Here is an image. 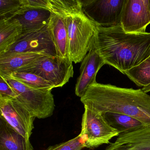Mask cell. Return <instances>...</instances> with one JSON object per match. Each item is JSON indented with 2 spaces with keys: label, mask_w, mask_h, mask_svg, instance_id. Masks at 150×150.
Masks as SVG:
<instances>
[{
  "label": "cell",
  "mask_w": 150,
  "mask_h": 150,
  "mask_svg": "<svg viewBox=\"0 0 150 150\" xmlns=\"http://www.w3.org/2000/svg\"><path fill=\"white\" fill-rule=\"evenodd\" d=\"M124 74L139 87L150 85V57L140 64L126 71Z\"/></svg>",
  "instance_id": "20"
},
{
  "label": "cell",
  "mask_w": 150,
  "mask_h": 150,
  "mask_svg": "<svg viewBox=\"0 0 150 150\" xmlns=\"http://www.w3.org/2000/svg\"><path fill=\"white\" fill-rule=\"evenodd\" d=\"M0 150H34L29 139L17 132L1 116Z\"/></svg>",
  "instance_id": "14"
},
{
  "label": "cell",
  "mask_w": 150,
  "mask_h": 150,
  "mask_svg": "<svg viewBox=\"0 0 150 150\" xmlns=\"http://www.w3.org/2000/svg\"><path fill=\"white\" fill-rule=\"evenodd\" d=\"M105 64L100 55L93 49H91L81 62L80 75L75 86L76 96L81 98L91 85L97 82V73Z\"/></svg>",
  "instance_id": "11"
},
{
  "label": "cell",
  "mask_w": 150,
  "mask_h": 150,
  "mask_svg": "<svg viewBox=\"0 0 150 150\" xmlns=\"http://www.w3.org/2000/svg\"><path fill=\"white\" fill-rule=\"evenodd\" d=\"M85 142L79 134L66 142L50 146L45 150H81L85 147Z\"/></svg>",
  "instance_id": "23"
},
{
  "label": "cell",
  "mask_w": 150,
  "mask_h": 150,
  "mask_svg": "<svg viewBox=\"0 0 150 150\" xmlns=\"http://www.w3.org/2000/svg\"><path fill=\"white\" fill-rule=\"evenodd\" d=\"M0 116L17 132L29 139L36 117L16 99L0 96Z\"/></svg>",
  "instance_id": "9"
},
{
  "label": "cell",
  "mask_w": 150,
  "mask_h": 150,
  "mask_svg": "<svg viewBox=\"0 0 150 150\" xmlns=\"http://www.w3.org/2000/svg\"><path fill=\"white\" fill-rule=\"evenodd\" d=\"M34 53L57 57V51L48 25L41 29L22 34L16 42L2 55Z\"/></svg>",
  "instance_id": "8"
},
{
  "label": "cell",
  "mask_w": 150,
  "mask_h": 150,
  "mask_svg": "<svg viewBox=\"0 0 150 150\" xmlns=\"http://www.w3.org/2000/svg\"><path fill=\"white\" fill-rule=\"evenodd\" d=\"M105 150H150V126L121 133Z\"/></svg>",
  "instance_id": "12"
},
{
  "label": "cell",
  "mask_w": 150,
  "mask_h": 150,
  "mask_svg": "<svg viewBox=\"0 0 150 150\" xmlns=\"http://www.w3.org/2000/svg\"><path fill=\"white\" fill-rule=\"evenodd\" d=\"M66 18L52 13L48 28L56 46L57 57L69 59Z\"/></svg>",
  "instance_id": "15"
},
{
  "label": "cell",
  "mask_w": 150,
  "mask_h": 150,
  "mask_svg": "<svg viewBox=\"0 0 150 150\" xmlns=\"http://www.w3.org/2000/svg\"><path fill=\"white\" fill-rule=\"evenodd\" d=\"M81 130L80 135L85 141V147L93 149L108 144L120 133L111 127L103 114L84 107Z\"/></svg>",
  "instance_id": "5"
},
{
  "label": "cell",
  "mask_w": 150,
  "mask_h": 150,
  "mask_svg": "<svg viewBox=\"0 0 150 150\" xmlns=\"http://www.w3.org/2000/svg\"><path fill=\"white\" fill-rule=\"evenodd\" d=\"M48 10L64 17L83 13L81 0H49Z\"/></svg>",
  "instance_id": "19"
},
{
  "label": "cell",
  "mask_w": 150,
  "mask_h": 150,
  "mask_svg": "<svg viewBox=\"0 0 150 150\" xmlns=\"http://www.w3.org/2000/svg\"><path fill=\"white\" fill-rule=\"evenodd\" d=\"M150 24V0H126L121 25L127 33H146Z\"/></svg>",
  "instance_id": "10"
},
{
  "label": "cell",
  "mask_w": 150,
  "mask_h": 150,
  "mask_svg": "<svg viewBox=\"0 0 150 150\" xmlns=\"http://www.w3.org/2000/svg\"><path fill=\"white\" fill-rule=\"evenodd\" d=\"M5 75L10 76L13 79L33 88L52 89L55 88L54 86L49 81L31 73L16 71L10 74Z\"/></svg>",
  "instance_id": "21"
},
{
  "label": "cell",
  "mask_w": 150,
  "mask_h": 150,
  "mask_svg": "<svg viewBox=\"0 0 150 150\" xmlns=\"http://www.w3.org/2000/svg\"><path fill=\"white\" fill-rule=\"evenodd\" d=\"M103 115L110 125L120 134L146 126L138 119L127 115L107 112Z\"/></svg>",
  "instance_id": "18"
},
{
  "label": "cell",
  "mask_w": 150,
  "mask_h": 150,
  "mask_svg": "<svg viewBox=\"0 0 150 150\" xmlns=\"http://www.w3.org/2000/svg\"><path fill=\"white\" fill-rule=\"evenodd\" d=\"M0 96L16 99L17 98L14 90L1 76H0Z\"/></svg>",
  "instance_id": "24"
},
{
  "label": "cell",
  "mask_w": 150,
  "mask_h": 150,
  "mask_svg": "<svg viewBox=\"0 0 150 150\" xmlns=\"http://www.w3.org/2000/svg\"><path fill=\"white\" fill-rule=\"evenodd\" d=\"M68 32V54L70 61L82 62L91 49L96 25L84 13L66 18Z\"/></svg>",
  "instance_id": "3"
},
{
  "label": "cell",
  "mask_w": 150,
  "mask_h": 150,
  "mask_svg": "<svg viewBox=\"0 0 150 150\" xmlns=\"http://www.w3.org/2000/svg\"><path fill=\"white\" fill-rule=\"evenodd\" d=\"M91 49L100 55L105 64L124 74L150 57V33H127L121 25L97 26Z\"/></svg>",
  "instance_id": "1"
},
{
  "label": "cell",
  "mask_w": 150,
  "mask_h": 150,
  "mask_svg": "<svg viewBox=\"0 0 150 150\" xmlns=\"http://www.w3.org/2000/svg\"><path fill=\"white\" fill-rule=\"evenodd\" d=\"M85 15L96 26L109 28L121 25L126 0H81Z\"/></svg>",
  "instance_id": "7"
},
{
  "label": "cell",
  "mask_w": 150,
  "mask_h": 150,
  "mask_svg": "<svg viewBox=\"0 0 150 150\" xmlns=\"http://www.w3.org/2000/svg\"><path fill=\"white\" fill-rule=\"evenodd\" d=\"M84 107L102 114H123L150 126V96L142 89L119 87L94 83L81 98Z\"/></svg>",
  "instance_id": "2"
},
{
  "label": "cell",
  "mask_w": 150,
  "mask_h": 150,
  "mask_svg": "<svg viewBox=\"0 0 150 150\" xmlns=\"http://www.w3.org/2000/svg\"><path fill=\"white\" fill-rule=\"evenodd\" d=\"M12 87L17 96L16 100L36 118L43 119L51 116L55 110L52 89L30 87L6 75H0Z\"/></svg>",
  "instance_id": "4"
},
{
  "label": "cell",
  "mask_w": 150,
  "mask_h": 150,
  "mask_svg": "<svg viewBox=\"0 0 150 150\" xmlns=\"http://www.w3.org/2000/svg\"><path fill=\"white\" fill-rule=\"evenodd\" d=\"M22 33V27L15 18L0 21V55L5 53Z\"/></svg>",
  "instance_id": "17"
},
{
  "label": "cell",
  "mask_w": 150,
  "mask_h": 150,
  "mask_svg": "<svg viewBox=\"0 0 150 150\" xmlns=\"http://www.w3.org/2000/svg\"><path fill=\"white\" fill-rule=\"evenodd\" d=\"M142 90L145 93H149V92H150V85L144 87H143V88H142Z\"/></svg>",
  "instance_id": "25"
},
{
  "label": "cell",
  "mask_w": 150,
  "mask_h": 150,
  "mask_svg": "<svg viewBox=\"0 0 150 150\" xmlns=\"http://www.w3.org/2000/svg\"><path fill=\"white\" fill-rule=\"evenodd\" d=\"M16 71L31 73L51 83L54 87H61L74 75L72 62L69 59L47 56Z\"/></svg>",
  "instance_id": "6"
},
{
  "label": "cell",
  "mask_w": 150,
  "mask_h": 150,
  "mask_svg": "<svg viewBox=\"0 0 150 150\" xmlns=\"http://www.w3.org/2000/svg\"><path fill=\"white\" fill-rule=\"evenodd\" d=\"M23 7L21 0H0V21L14 18Z\"/></svg>",
  "instance_id": "22"
},
{
  "label": "cell",
  "mask_w": 150,
  "mask_h": 150,
  "mask_svg": "<svg viewBox=\"0 0 150 150\" xmlns=\"http://www.w3.org/2000/svg\"><path fill=\"white\" fill-rule=\"evenodd\" d=\"M51 15L50 11L47 9L23 6L21 11L13 18L19 21L22 27V34H23L41 29L48 25Z\"/></svg>",
  "instance_id": "13"
},
{
  "label": "cell",
  "mask_w": 150,
  "mask_h": 150,
  "mask_svg": "<svg viewBox=\"0 0 150 150\" xmlns=\"http://www.w3.org/2000/svg\"><path fill=\"white\" fill-rule=\"evenodd\" d=\"M47 56L34 53L0 56V75L10 74Z\"/></svg>",
  "instance_id": "16"
}]
</instances>
